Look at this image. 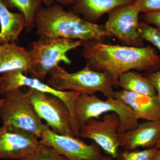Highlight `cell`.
<instances>
[{"instance_id":"7","label":"cell","mask_w":160,"mask_h":160,"mask_svg":"<svg viewBox=\"0 0 160 160\" xmlns=\"http://www.w3.org/2000/svg\"><path fill=\"white\" fill-rule=\"evenodd\" d=\"M28 89L26 93L35 110L52 131L61 135L75 137L71 113L62 100L53 95Z\"/></svg>"},{"instance_id":"3","label":"cell","mask_w":160,"mask_h":160,"mask_svg":"<svg viewBox=\"0 0 160 160\" xmlns=\"http://www.w3.org/2000/svg\"><path fill=\"white\" fill-rule=\"evenodd\" d=\"M49 75L47 84L58 91H75L90 95L100 92L106 98L114 97L113 81L106 72L95 71L86 66L70 73L58 65Z\"/></svg>"},{"instance_id":"13","label":"cell","mask_w":160,"mask_h":160,"mask_svg":"<svg viewBox=\"0 0 160 160\" xmlns=\"http://www.w3.org/2000/svg\"><path fill=\"white\" fill-rule=\"evenodd\" d=\"M160 136V120L139 123L134 129L118 134L121 147L129 151L140 147L154 148Z\"/></svg>"},{"instance_id":"8","label":"cell","mask_w":160,"mask_h":160,"mask_svg":"<svg viewBox=\"0 0 160 160\" xmlns=\"http://www.w3.org/2000/svg\"><path fill=\"white\" fill-rule=\"evenodd\" d=\"M22 87H28L37 91L53 95L62 100L68 106L71 113L73 132L75 134L78 133L79 127L75 120L73 109L76 100L80 95L79 92L72 91H58L41 80L29 77L21 70L7 72L0 76V95L4 96L12 90Z\"/></svg>"},{"instance_id":"14","label":"cell","mask_w":160,"mask_h":160,"mask_svg":"<svg viewBox=\"0 0 160 160\" xmlns=\"http://www.w3.org/2000/svg\"><path fill=\"white\" fill-rule=\"evenodd\" d=\"M114 98L129 106L138 120H160V102L157 95L149 96L121 90L115 91Z\"/></svg>"},{"instance_id":"23","label":"cell","mask_w":160,"mask_h":160,"mask_svg":"<svg viewBox=\"0 0 160 160\" xmlns=\"http://www.w3.org/2000/svg\"><path fill=\"white\" fill-rule=\"evenodd\" d=\"M133 4L144 13L160 12V0H135Z\"/></svg>"},{"instance_id":"19","label":"cell","mask_w":160,"mask_h":160,"mask_svg":"<svg viewBox=\"0 0 160 160\" xmlns=\"http://www.w3.org/2000/svg\"><path fill=\"white\" fill-rule=\"evenodd\" d=\"M9 9H17L25 16L27 21V32H31L35 27L34 19L38 9L42 7L40 0H3Z\"/></svg>"},{"instance_id":"16","label":"cell","mask_w":160,"mask_h":160,"mask_svg":"<svg viewBox=\"0 0 160 160\" xmlns=\"http://www.w3.org/2000/svg\"><path fill=\"white\" fill-rule=\"evenodd\" d=\"M31 67L29 51L16 42L0 46V74L19 70L27 75Z\"/></svg>"},{"instance_id":"21","label":"cell","mask_w":160,"mask_h":160,"mask_svg":"<svg viewBox=\"0 0 160 160\" xmlns=\"http://www.w3.org/2000/svg\"><path fill=\"white\" fill-rule=\"evenodd\" d=\"M138 32L143 40L150 42L155 46L160 52V28L149 26L142 22H140Z\"/></svg>"},{"instance_id":"25","label":"cell","mask_w":160,"mask_h":160,"mask_svg":"<svg viewBox=\"0 0 160 160\" xmlns=\"http://www.w3.org/2000/svg\"><path fill=\"white\" fill-rule=\"evenodd\" d=\"M140 18L146 23L160 28V12L144 13L140 16Z\"/></svg>"},{"instance_id":"1","label":"cell","mask_w":160,"mask_h":160,"mask_svg":"<svg viewBox=\"0 0 160 160\" xmlns=\"http://www.w3.org/2000/svg\"><path fill=\"white\" fill-rule=\"evenodd\" d=\"M82 46L81 53L86 66L95 71L108 73L114 87L118 86L119 77L126 72L160 70V56L152 46H120L98 41L85 42Z\"/></svg>"},{"instance_id":"28","label":"cell","mask_w":160,"mask_h":160,"mask_svg":"<svg viewBox=\"0 0 160 160\" xmlns=\"http://www.w3.org/2000/svg\"><path fill=\"white\" fill-rule=\"evenodd\" d=\"M154 148H156L157 149L160 150V136L158 138V139L157 141L155 143V145Z\"/></svg>"},{"instance_id":"10","label":"cell","mask_w":160,"mask_h":160,"mask_svg":"<svg viewBox=\"0 0 160 160\" xmlns=\"http://www.w3.org/2000/svg\"><path fill=\"white\" fill-rule=\"evenodd\" d=\"M120 124L116 113H105L102 120L91 119L81 126L79 137L92 140L108 155L113 159L118 158L119 148L121 147L118 133Z\"/></svg>"},{"instance_id":"22","label":"cell","mask_w":160,"mask_h":160,"mask_svg":"<svg viewBox=\"0 0 160 160\" xmlns=\"http://www.w3.org/2000/svg\"><path fill=\"white\" fill-rule=\"evenodd\" d=\"M158 149L153 148L143 150L126 151L119 153L120 160H152Z\"/></svg>"},{"instance_id":"26","label":"cell","mask_w":160,"mask_h":160,"mask_svg":"<svg viewBox=\"0 0 160 160\" xmlns=\"http://www.w3.org/2000/svg\"><path fill=\"white\" fill-rule=\"evenodd\" d=\"M42 4L46 6H49L53 5L55 3H58L62 6H72L75 0H40Z\"/></svg>"},{"instance_id":"2","label":"cell","mask_w":160,"mask_h":160,"mask_svg":"<svg viewBox=\"0 0 160 160\" xmlns=\"http://www.w3.org/2000/svg\"><path fill=\"white\" fill-rule=\"evenodd\" d=\"M34 24L39 38H64L85 42L111 37L104 25L88 22L71 10L66 11L57 3L40 7L35 16Z\"/></svg>"},{"instance_id":"15","label":"cell","mask_w":160,"mask_h":160,"mask_svg":"<svg viewBox=\"0 0 160 160\" xmlns=\"http://www.w3.org/2000/svg\"><path fill=\"white\" fill-rule=\"evenodd\" d=\"M135 0H75L71 10L82 15L83 18L92 23L97 22L103 15L123 5L134 3Z\"/></svg>"},{"instance_id":"4","label":"cell","mask_w":160,"mask_h":160,"mask_svg":"<svg viewBox=\"0 0 160 160\" xmlns=\"http://www.w3.org/2000/svg\"><path fill=\"white\" fill-rule=\"evenodd\" d=\"M109 112H115L119 118L118 134L134 129L138 125V120L131 108L119 99L109 97L102 100L94 94H80L75 102L74 118L79 128L89 120L98 119L102 115Z\"/></svg>"},{"instance_id":"29","label":"cell","mask_w":160,"mask_h":160,"mask_svg":"<svg viewBox=\"0 0 160 160\" xmlns=\"http://www.w3.org/2000/svg\"><path fill=\"white\" fill-rule=\"evenodd\" d=\"M102 160H114L113 158L109 156V155H104Z\"/></svg>"},{"instance_id":"24","label":"cell","mask_w":160,"mask_h":160,"mask_svg":"<svg viewBox=\"0 0 160 160\" xmlns=\"http://www.w3.org/2000/svg\"><path fill=\"white\" fill-rule=\"evenodd\" d=\"M145 77L154 87L160 102V70L154 72H147Z\"/></svg>"},{"instance_id":"5","label":"cell","mask_w":160,"mask_h":160,"mask_svg":"<svg viewBox=\"0 0 160 160\" xmlns=\"http://www.w3.org/2000/svg\"><path fill=\"white\" fill-rule=\"evenodd\" d=\"M80 40L64 38H39L31 43L29 51L31 67V77L43 81L52 69L62 62L70 65L67 53L82 46Z\"/></svg>"},{"instance_id":"11","label":"cell","mask_w":160,"mask_h":160,"mask_svg":"<svg viewBox=\"0 0 160 160\" xmlns=\"http://www.w3.org/2000/svg\"><path fill=\"white\" fill-rule=\"evenodd\" d=\"M39 142L51 146L69 160H102L103 156L94 142L88 145L79 138L57 134L47 124L43 125Z\"/></svg>"},{"instance_id":"12","label":"cell","mask_w":160,"mask_h":160,"mask_svg":"<svg viewBox=\"0 0 160 160\" xmlns=\"http://www.w3.org/2000/svg\"><path fill=\"white\" fill-rule=\"evenodd\" d=\"M39 144V138L29 132L7 125L0 127V159H22Z\"/></svg>"},{"instance_id":"17","label":"cell","mask_w":160,"mask_h":160,"mask_svg":"<svg viewBox=\"0 0 160 160\" xmlns=\"http://www.w3.org/2000/svg\"><path fill=\"white\" fill-rule=\"evenodd\" d=\"M27 26V21L23 13L11 12L3 0H0V46L16 42Z\"/></svg>"},{"instance_id":"30","label":"cell","mask_w":160,"mask_h":160,"mask_svg":"<svg viewBox=\"0 0 160 160\" xmlns=\"http://www.w3.org/2000/svg\"><path fill=\"white\" fill-rule=\"evenodd\" d=\"M4 98L0 99V109H1V107L2 106L3 102H4Z\"/></svg>"},{"instance_id":"27","label":"cell","mask_w":160,"mask_h":160,"mask_svg":"<svg viewBox=\"0 0 160 160\" xmlns=\"http://www.w3.org/2000/svg\"><path fill=\"white\" fill-rule=\"evenodd\" d=\"M152 160H160V150H159Z\"/></svg>"},{"instance_id":"18","label":"cell","mask_w":160,"mask_h":160,"mask_svg":"<svg viewBox=\"0 0 160 160\" xmlns=\"http://www.w3.org/2000/svg\"><path fill=\"white\" fill-rule=\"evenodd\" d=\"M118 86L126 91L149 96L157 95L154 87L148 79L135 70L121 74L119 77Z\"/></svg>"},{"instance_id":"20","label":"cell","mask_w":160,"mask_h":160,"mask_svg":"<svg viewBox=\"0 0 160 160\" xmlns=\"http://www.w3.org/2000/svg\"><path fill=\"white\" fill-rule=\"evenodd\" d=\"M20 160H69L51 146L40 144L30 154Z\"/></svg>"},{"instance_id":"6","label":"cell","mask_w":160,"mask_h":160,"mask_svg":"<svg viewBox=\"0 0 160 160\" xmlns=\"http://www.w3.org/2000/svg\"><path fill=\"white\" fill-rule=\"evenodd\" d=\"M4 96V102L0 109L3 125L26 130L40 138L44 124L26 92L19 88L7 92Z\"/></svg>"},{"instance_id":"9","label":"cell","mask_w":160,"mask_h":160,"mask_svg":"<svg viewBox=\"0 0 160 160\" xmlns=\"http://www.w3.org/2000/svg\"><path fill=\"white\" fill-rule=\"evenodd\" d=\"M140 11L134 4L119 6L109 12L105 29L110 35L128 46H144L138 32Z\"/></svg>"}]
</instances>
